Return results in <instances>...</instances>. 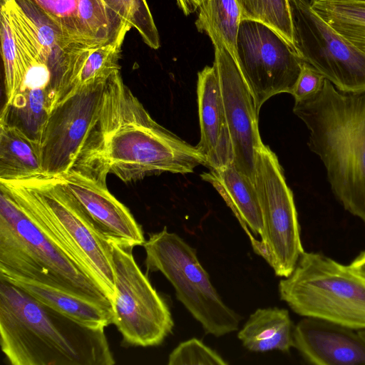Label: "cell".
I'll return each mask as SVG.
<instances>
[{"mask_svg":"<svg viewBox=\"0 0 365 365\" xmlns=\"http://www.w3.org/2000/svg\"><path fill=\"white\" fill-rule=\"evenodd\" d=\"M73 169L106 182L108 173L130 182L164 172L192 173L205 161L192 146L150 116L120 71L106 81L98 126Z\"/></svg>","mask_w":365,"mask_h":365,"instance_id":"obj_1","label":"cell"},{"mask_svg":"<svg viewBox=\"0 0 365 365\" xmlns=\"http://www.w3.org/2000/svg\"><path fill=\"white\" fill-rule=\"evenodd\" d=\"M0 343L12 365H113L104 329L84 327L0 278Z\"/></svg>","mask_w":365,"mask_h":365,"instance_id":"obj_2","label":"cell"},{"mask_svg":"<svg viewBox=\"0 0 365 365\" xmlns=\"http://www.w3.org/2000/svg\"><path fill=\"white\" fill-rule=\"evenodd\" d=\"M335 197L365 225V90L344 92L325 79L314 96L295 102Z\"/></svg>","mask_w":365,"mask_h":365,"instance_id":"obj_3","label":"cell"},{"mask_svg":"<svg viewBox=\"0 0 365 365\" xmlns=\"http://www.w3.org/2000/svg\"><path fill=\"white\" fill-rule=\"evenodd\" d=\"M50 239L104 290L112 304V244L96 229L78 201L56 177L0 181Z\"/></svg>","mask_w":365,"mask_h":365,"instance_id":"obj_4","label":"cell"},{"mask_svg":"<svg viewBox=\"0 0 365 365\" xmlns=\"http://www.w3.org/2000/svg\"><path fill=\"white\" fill-rule=\"evenodd\" d=\"M0 274L34 280L113 309L101 286L50 239L1 185Z\"/></svg>","mask_w":365,"mask_h":365,"instance_id":"obj_5","label":"cell"},{"mask_svg":"<svg viewBox=\"0 0 365 365\" xmlns=\"http://www.w3.org/2000/svg\"><path fill=\"white\" fill-rule=\"evenodd\" d=\"M278 288L280 299L299 316L365 329V277L350 265L304 252Z\"/></svg>","mask_w":365,"mask_h":365,"instance_id":"obj_6","label":"cell"},{"mask_svg":"<svg viewBox=\"0 0 365 365\" xmlns=\"http://www.w3.org/2000/svg\"><path fill=\"white\" fill-rule=\"evenodd\" d=\"M148 272H160L179 300L205 334L222 336L238 329L240 317L222 301L196 250L166 227L149 235L143 244Z\"/></svg>","mask_w":365,"mask_h":365,"instance_id":"obj_7","label":"cell"},{"mask_svg":"<svg viewBox=\"0 0 365 365\" xmlns=\"http://www.w3.org/2000/svg\"><path fill=\"white\" fill-rule=\"evenodd\" d=\"M255 185L262 211L261 240L252 246L278 277H287L304 252L294 197L277 155L263 145L255 164Z\"/></svg>","mask_w":365,"mask_h":365,"instance_id":"obj_8","label":"cell"},{"mask_svg":"<svg viewBox=\"0 0 365 365\" xmlns=\"http://www.w3.org/2000/svg\"><path fill=\"white\" fill-rule=\"evenodd\" d=\"M132 250L112 244L113 324L126 345L158 346L172 333L174 322L166 302L143 273Z\"/></svg>","mask_w":365,"mask_h":365,"instance_id":"obj_9","label":"cell"},{"mask_svg":"<svg viewBox=\"0 0 365 365\" xmlns=\"http://www.w3.org/2000/svg\"><path fill=\"white\" fill-rule=\"evenodd\" d=\"M296 52L338 90H365V53L339 34L309 0H289Z\"/></svg>","mask_w":365,"mask_h":365,"instance_id":"obj_10","label":"cell"},{"mask_svg":"<svg viewBox=\"0 0 365 365\" xmlns=\"http://www.w3.org/2000/svg\"><path fill=\"white\" fill-rule=\"evenodd\" d=\"M236 62L259 113L273 96L292 94L302 60L272 28L242 19L237 37Z\"/></svg>","mask_w":365,"mask_h":365,"instance_id":"obj_11","label":"cell"},{"mask_svg":"<svg viewBox=\"0 0 365 365\" xmlns=\"http://www.w3.org/2000/svg\"><path fill=\"white\" fill-rule=\"evenodd\" d=\"M106 81L78 88L51 110L39 142L44 175L58 177L78 163L98 126Z\"/></svg>","mask_w":365,"mask_h":365,"instance_id":"obj_12","label":"cell"},{"mask_svg":"<svg viewBox=\"0 0 365 365\" xmlns=\"http://www.w3.org/2000/svg\"><path fill=\"white\" fill-rule=\"evenodd\" d=\"M215 47V66L233 149L236 168L255 182L257 152L264 145L258 127V115L253 96L237 63L220 42Z\"/></svg>","mask_w":365,"mask_h":365,"instance_id":"obj_13","label":"cell"},{"mask_svg":"<svg viewBox=\"0 0 365 365\" xmlns=\"http://www.w3.org/2000/svg\"><path fill=\"white\" fill-rule=\"evenodd\" d=\"M56 178L111 244L125 248L143 245L145 240L141 226L128 208L108 191L106 182L74 169Z\"/></svg>","mask_w":365,"mask_h":365,"instance_id":"obj_14","label":"cell"},{"mask_svg":"<svg viewBox=\"0 0 365 365\" xmlns=\"http://www.w3.org/2000/svg\"><path fill=\"white\" fill-rule=\"evenodd\" d=\"M125 37L108 44L72 43L58 56L52 69L53 107L78 88L108 80L120 71Z\"/></svg>","mask_w":365,"mask_h":365,"instance_id":"obj_15","label":"cell"},{"mask_svg":"<svg viewBox=\"0 0 365 365\" xmlns=\"http://www.w3.org/2000/svg\"><path fill=\"white\" fill-rule=\"evenodd\" d=\"M354 329L315 317L294 328L293 347L316 365L365 364V341Z\"/></svg>","mask_w":365,"mask_h":365,"instance_id":"obj_16","label":"cell"},{"mask_svg":"<svg viewBox=\"0 0 365 365\" xmlns=\"http://www.w3.org/2000/svg\"><path fill=\"white\" fill-rule=\"evenodd\" d=\"M197 77L200 139L196 147L209 169L221 168L232 163L234 155L215 66H205Z\"/></svg>","mask_w":365,"mask_h":365,"instance_id":"obj_17","label":"cell"},{"mask_svg":"<svg viewBox=\"0 0 365 365\" xmlns=\"http://www.w3.org/2000/svg\"><path fill=\"white\" fill-rule=\"evenodd\" d=\"M210 182L231 208L247 233L251 244L256 239L250 234L261 236L263 230L262 211L255 182L240 172L234 163L210 169L201 175Z\"/></svg>","mask_w":365,"mask_h":365,"instance_id":"obj_18","label":"cell"},{"mask_svg":"<svg viewBox=\"0 0 365 365\" xmlns=\"http://www.w3.org/2000/svg\"><path fill=\"white\" fill-rule=\"evenodd\" d=\"M0 278L84 327L105 329L113 324L111 308L21 277L0 274Z\"/></svg>","mask_w":365,"mask_h":365,"instance_id":"obj_19","label":"cell"},{"mask_svg":"<svg viewBox=\"0 0 365 365\" xmlns=\"http://www.w3.org/2000/svg\"><path fill=\"white\" fill-rule=\"evenodd\" d=\"M294 328L287 309L259 308L250 314L237 337L243 346L251 351L288 352L293 347Z\"/></svg>","mask_w":365,"mask_h":365,"instance_id":"obj_20","label":"cell"},{"mask_svg":"<svg viewBox=\"0 0 365 365\" xmlns=\"http://www.w3.org/2000/svg\"><path fill=\"white\" fill-rule=\"evenodd\" d=\"M42 175L39 142L0 120V180L22 181Z\"/></svg>","mask_w":365,"mask_h":365,"instance_id":"obj_21","label":"cell"},{"mask_svg":"<svg viewBox=\"0 0 365 365\" xmlns=\"http://www.w3.org/2000/svg\"><path fill=\"white\" fill-rule=\"evenodd\" d=\"M51 109L49 87L24 84L13 101L5 103L0 120L17 127L31 139L40 142Z\"/></svg>","mask_w":365,"mask_h":365,"instance_id":"obj_22","label":"cell"},{"mask_svg":"<svg viewBox=\"0 0 365 365\" xmlns=\"http://www.w3.org/2000/svg\"><path fill=\"white\" fill-rule=\"evenodd\" d=\"M198 9L197 30L207 34L212 43H222L236 61L237 37L242 20L237 1L203 0Z\"/></svg>","mask_w":365,"mask_h":365,"instance_id":"obj_23","label":"cell"},{"mask_svg":"<svg viewBox=\"0 0 365 365\" xmlns=\"http://www.w3.org/2000/svg\"><path fill=\"white\" fill-rule=\"evenodd\" d=\"M312 9L365 53V0H309Z\"/></svg>","mask_w":365,"mask_h":365,"instance_id":"obj_24","label":"cell"},{"mask_svg":"<svg viewBox=\"0 0 365 365\" xmlns=\"http://www.w3.org/2000/svg\"><path fill=\"white\" fill-rule=\"evenodd\" d=\"M0 36L4 71L6 103H11L22 88L26 73L17 51L9 11L1 0Z\"/></svg>","mask_w":365,"mask_h":365,"instance_id":"obj_25","label":"cell"},{"mask_svg":"<svg viewBox=\"0 0 365 365\" xmlns=\"http://www.w3.org/2000/svg\"><path fill=\"white\" fill-rule=\"evenodd\" d=\"M237 1L242 10V19H253L268 25L296 52L289 0Z\"/></svg>","mask_w":365,"mask_h":365,"instance_id":"obj_26","label":"cell"},{"mask_svg":"<svg viewBox=\"0 0 365 365\" xmlns=\"http://www.w3.org/2000/svg\"><path fill=\"white\" fill-rule=\"evenodd\" d=\"M36 31L39 41L51 58L50 68L69 43L59 26L33 0H15Z\"/></svg>","mask_w":365,"mask_h":365,"instance_id":"obj_27","label":"cell"},{"mask_svg":"<svg viewBox=\"0 0 365 365\" xmlns=\"http://www.w3.org/2000/svg\"><path fill=\"white\" fill-rule=\"evenodd\" d=\"M103 1L131 28L135 29L149 47H160L158 31L146 0Z\"/></svg>","mask_w":365,"mask_h":365,"instance_id":"obj_28","label":"cell"},{"mask_svg":"<svg viewBox=\"0 0 365 365\" xmlns=\"http://www.w3.org/2000/svg\"><path fill=\"white\" fill-rule=\"evenodd\" d=\"M59 26L69 44L84 43L79 21L78 0H33Z\"/></svg>","mask_w":365,"mask_h":365,"instance_id":"obj_29","label":"cell"},{"mask_svg":"<svg viewBox=\"0 0 365 365\" xmlns=\"http://www.w3.org/2000/svg\"><path fill=\"white\" fill-rule=\"evenodd\" d=\"M169 365H227V362L202 341L192 338L180 343L170 354Z\"/></svg>","mask_w":365,"mask_h":365,"instance_id":"obj_30","label":"cell"},{"mask_svg":"<svg viewBox=\"0 0 365 365\" xmlns=\"http://www.w3.org/2000/svg\"><path fill=\"white\" fill-rule=\"evenodd\" d=\"M325 79L317 69L302 60L300 73L292 93L295 102L317 94L322 89Z\"/></svg>","mask_w":365,"mask_h":365,"instance_id":"obj_31","label":"cell"},{"mask_svg":"<svg viewBox=\"0 0 365 365\" xmlns=\"http://www.w3.org/2000/svg\"><path fill=\"white\" fill-rule=\"evenodd\" d=\"M203 0H177L178 4L182 10L184 14L193 13L199 8Z\"/></svg>","mask_w":365,"mask_h":365,"instance_id":"obj_32","label":"cell"},{"mask_svg":"<svg viewBox=\"0 0 365 365\" xmlns=\"http://www.w3.org/2000/svg\"><path fill=\"white\" fill-rule=\"evenodd\" d=\"M349 265L365 277V251L361 252Z\"/></svg>","mask_w":365,"mask_h":365,"instance_id":"obj_33","label":"cell"},{"mask_svg":"<svg viewBox=\"0 0 365 365\" xmlns=\"http://www.w3.org/2000/svg\"><path fill=\"white\" fill-rule=\"evenodd\" d=\"M359 334L362 337V339L365 341V329L358 330Z\"/></svg>","mask_w":365,"mask_h":365,"instance_id":"obj_34","label":"cell"}]
</instances>
